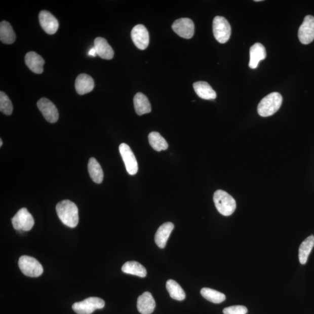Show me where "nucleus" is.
I'll use <instances>...</instances> for the list:
<instances>
[{
    "label": "nucleus",
    "instance_id": "dca6fc26",
    "mask_svg": "<svg viewBox=\"0 0 314 314\" xmlns=\"http://www.w3.org/2000/svg\"><path fill=\"white\" fill-rule=\"evenodd\" d=\"M266 53L265 47L261 43H256L251 47L250 50L249 66L251 69H256L259 63L265 60Z\"/></svg>",
    "mask_w": 314,
    "mask_h": 314
},
{
    "label": "nucleus",
    "instance_id": "f257e3e1",
    "mask_svg": "<svg viewBox=\"0 0 314 314\" xmlns=\"http://www.w3.org/2000/svg\"><path fill=\"white\" fill-rule=\"evenodd\" d=\"M58 217L66 226L74 228L78 225V209L75 204L65 200L58 203L56 206Z\"/></svg>",
    "mask_w": 314,
    "mask_h": 314
},
{
    "label": "nucleus",
    "instance_id": "f03ea898",
    "mask_svg": "<svg viewBox=\"0 0 314 314\" xmlns=\"http://www.w3.org/2000/svg\"><path fill=\"white\" fill-rule=\"evenodd\" d=\"M283 98L280 93L273 92L262 99L257 108L258 114L262 117L271 116L280 108Z\"/></svg>",
    "mask_w": 314,
    "mask_h": 314
},
{
    "label": "nucleus",
    "instance_id": "7ed1b4c3",
    "mask_svg": "<svg viewBox=\"0 0 314 314\" xmlns=\"http://www.w3.org/2000/svg\"><path fill=\"white\" fill-rule=\"evenodd\" d=\"M213 199L216 208L219 213L223 215L230 216L237 209L235 200L225 191H216Z\"/></svg>",
    "mask_w": 314,
    "mask_h": 314
},
{
    "label": "nucleus",
    "instance_id": "7c9ffc66",
    "mask_svg": "<svg viewBox=\"0 0 314 314\" xmlns=\"http://www.w3.org/2000/svg\"><path fill=\"white\" fill-rule=\"evenodd\" d=\"M88 55L89 56L95 57L97 56L96 50L94 47H92V49H90L89 51Z\"/></svg>",
    "mask_w": 314,
    "mask_h": 314
},
{
    "label": "nucleus",
    "instance_id": "bb28decb",
    "mask_svg": "<svg viewBox=\"0 0 314 314\" xmlns=\"http://www.w3.org/2000/svg\"><path fill=\"white\" fill-rule=\"evenodd\" d=\"M148 141L152 148L156 151L166 150L168 148L167 141L159 132L150 133L148 135Z\"/></svg>",
    "mask_w": 314,
    "mask_h": 314
},
{
    "label": "nucleus",
    "instance_id": "412c9836",
    "mask_svg": "<svg viewBox=\"0 0 314 314\" xmlns=\"http://www.w3.org/2000/svg\"><path fill=\"white\" fill-rule=\"evenodd\" d=\"M134 107L137 115H142L151 111V106L148 98L144 94L138 93L133 99Z\"/></svg>",
    "mask_w": 314,
    "mask_h": 314
},
{
    "label": "nucleus",
    "instance_id": "9b49d317",
    "mask_svg": "<svg viewBox=\"0 0 314 314\" xmlns=\"http://www.w3.org/2000/svg\"><path fill=\"white\" fill-rule=\"evenodd\" d=\"M37 105L43 116L49 123H56L58 120L59 113L56 105L52 101L46 98H42L37 101Z\"/></svg>",
    "mask_w": 314,
    "mask_h": 314
},
{
    "label": "nucleus",
    "instance_id": "4be33fe9",
    "mask_svg": "<svg viewBox=\"0 0 314 314\" xmlns=\"http://www.w3.org/2000/svg\"><path fill=\"white\" fill-rule=\"evenodd\" d=\"M88 171L90 178L93 181L97 184H100L103 182L104 173L102 168L97 161L94 158H91L89 161Z\"/></svg>",
    "mask_w": 314,
    "mask_h": 314
},
{
    "label": "nucleus",
    "instance_id": "ddd939ff",
    "mask_svg": "<svg viewBox=\"0 0 314 314\" xmlns=\"http://www.w3.org/2000/svg\"><path fill=\"white\" fill-rule=\"evenodd\" d=\"M38 18L43 29L47 34H53L57 32L59 27L58 21L50 12L42 11L39 14Z\"/></svg>",
    "mask_w": 314,
    "mask_h": 314
},
{
    "label": "nucleus",
    "instance_id": "6ab92c4d",
    "mask_svg": "<svg viewBox=\"0 0 314 314\" xmlns=\"http://www.w3.org/2000/svg\"><path fill=\"white\" fill-rule=\"evenodd\" d=\"M25 63L31 71L41 74L43 72L45 60L40 55L33 52L27 53L25 56Z\"/></svg>",
    "mask_w": 314,
    "mask_h": 314
},
{
    "label": "nucleus",
    "instance_id": "c85d7f7f",
    "mask_svg": "<svg viewBox=\"0 0 314 314\" xmlns=\"http://www.w3.org/2000/svg\"><path fill=\"white\" fill-rule=\"evenodd\" d=\"M0 111L7 115H10L13 111V104L9 97L2 91L0 92Z\"/></svg>",
    "mask_w": 314,
    "mask_h": 314
},
{
    "label": "nucleus",
    "instance_id": "423d86ee",
    "mask_svg": "<svg viewBox=\"0 0 314 314\" xmlns=\"http://www.w3.org/2000/svg\"><path fill=\"white\" fill-rule=\"evenodd\" d=\"M214 37L219 43L224 44L229 40L231 27L228 21L223 17L217 16L213 21Z\"/></svg>",
    "mask_w": 314,
    "mask_h": 314
},
{
    "label": "nucleus",
    "instance_id": "c756f323",
    "mask_svg": "<svg viewBox=\"0 0 314 314\" xmlns=\"http://www.w3.org/2000/svg\"><path fill=\"white\" fill-rule=\"evenodd\" d=\"M223 312L224 314H246L247 309L243 305L231 306L223 309Z\"/></svg>",
    "mask_w": 314,
    "mask_h": 314
},
{
    "label": "nucleus",
    "instance_id": "9d476101",
    "mask_svg": "<svg viewBox=\"0 0 314 314\" xmlns=\"http://www.w3.org/2000/svg\"><path fill=\"white\" fill-rule=\"evenodd\" d=\"M172 29L180 37L191 38L194 33V24L189 18H180L173 23Z\"/></svg>",
    "mask_w": 314,
    "mask_h": 314
},
{
    "label": "nucleus",
    "instance_id": "a211bd4d",
    "mask_svg": "<svg viewBox=\"0 0 314 314\" xmlns=\"http://www.w3.org/2000/svg\"><path fill=\"white\" fill-rule=\"evenodd\" d=\"M94 88L93 78L86 73L78 75L75 81L76 92L80 95L91 92Z\"/></svg>",
    "mask_w": 314,
    "mask_h": 314
},
{
    "label": "nucleus",
    "instance_id": "cd10ccee",
    "mask_svg": "<svg viewBox=\"0 0 314 314\" xmlns=\"http://www.w3.org/2000/svg\"><path fill=\"white\" fill-rule=\"evenodd\" d=\"M201 294L206 300L215 304L221 303L226 299L224 294L210 288H203L201 290Z\"/></svg>",
    "mask_w": 314,
    "mask_h": 314
},
{
    "label": "nucleus",
    "instance_id": "4468645a",
    "mask_svg": "<svg viewBox=\"0 0 314 314\" xmlns=\"http://www.w3.org/2000/svg\"><path fill=\"white\" fill-rule=\"evenodd\" d=\"M155 301L150 292H144L138 297L137 308L141 314H151L155 307Z\"/></svg>",
    "mask_w": 314,
    "mask_h": 314
},
{
    "label": "nucleus",
    "instance_id": "f3484780",
    "mask_svg": "<svg viewBox=\"0 0 314 314\" xmlns=\"http://www.w3.org/2000/svg\"><path fill=\"white\" fill-rule=\"evenodd\" d=\"M174 228V225L171 222L164 223L157 230L155 234V242L160 249L166 246L167 241Z\"/></svg>",
    "mask_w": 314,
    "mask_h": 314
},
{
    "label": "nucleus",
    "instance_id": "39448f33",
    "mask_svg": "<svg viewBox=\"0 0 314 314\" xmlns=\"http://www.w3.org/2000/svg\"><path fill=\"white\" fill-rule=\"evenodd\" d=\"M105 302L99 297H91L72 305L73 311L77 314H91L97 309L104 307Z\"/></svg>",
    "mask_w": 314,
    "mask_h": 314
},
{
    "label": "nucleus",
    "instance_id": "2f4dec72",
    "mask_svg": "<svg viewBox=\"0 0 314 314\" xmlns=\"http://www.w3.org/2000/svg\"><path fill=\"white\" fill-rule=\"evenodd\" d=\"M3 145V141L2 139H0V146H2Z\"/></svg>",
    "mask_w": 314,
    "mask_h": 314
},
{
    "label": "nucleus",
    "instance_id": "a878e982",
    "mask_svg": "<svg viewBox=\"0 0 314 314\" xmlns=\"http://www.w3.org/2000/svg\"><path fill=\"white\" fill-rule=\"evenodd\" d=\"M166 288L173 299L182 301L185 299L186 294L178 282L174 280H168L167 282Z\"/></svg>",
    "mask_w": 314,
    "mask_h": 314
},
{
    "label": "nucleus",
    "instance_id": "b1692460",
    "mask_svg": "<svg viewBox=\"0 0 314 314\" xmlns=\"http://www.w3.org/2000/svg\"><path fill=\"white\" fill-rule=\"evenodd\" d=\"M314 246V236H309L305 241L301 243L299 251H298V258L302 265H304L307 262L308 258Z\"/></svg>",
    "mask_w": 314,
    "mask_h": 314
},
{
    "label": "nucleus",
    "instance_id": "f8f14e48",
    "mask_svg": "<svg viewBox=\"0 0 314 314\" xmlns=\"http://www.w3.org/2000/svg\"><path fill=\"white\" fill-rule=\"evenodd\" d=\"M132 41L140 50H144L149 45V33L146 27L143 25H137L131 31Z\"/></svg>",
    "mask_w": 314,
    "mask_h": 314
},
{
    "label": "nucleus",
    "instance_id": "393cba45",
    "mask_svg": "<svg viewBox=\"0 0 314 314\" xmlns=\"http://www.w3.org/2000/svg\"><path fill=\"white\" fill-rule=\"evenodd\" d=\"M122 270L125 273L133 274L140 278L147 276L146 269L142 265L136 261H128L122 267Z\"/></svg>",
    "mask_w": 314,
    "mask_h": 314
},
{
    "label": "nucleus",
    "instance_id": "0eeeda50",
    "mask_svg": "<svg viewBox=\"0 0 314 314\" xmlns=\"http://www.w3.org/2000/svg\"><path fill=\"white\" fill-rule=\"evenodd\" d=\"M14 228L17 230L29 231L34 224L33 216L26 208H22L11 219Z\"/></svg>",
    "mask_w": 314,
    "mask_h": 314
},
{
    "label": "nucleus",
    "instance_id": "aec40b11",
    "mask_svg": "<svg viewBox=\"0 0 314 314\" xmlns=\"http://www.w3.org/2000/svg\"><path fill=\"white\" fill-rule=\"evenodd\" d=\"M193 88L198 96L204 100H214L217 93L206 82L199 81L193 84Z\"/></svg>",
    "mask_w": 314,
    "mask_h": 314
},
{
    "label": "nucleus",
    "instance_id": "6e6552de",
    "mask_svg": "<svg viewBox=\"0 0 314 314\" xmlns=\"http://www.w3.org/2000/svg\"><path fill=\"white\" fill-rule=\"evenodd\" d=\"M120 154L129 175H134L138 171V164L135 154L128 144L122 143L119 147Z\"/></svg>",
    "mask_w": 314,
    "mask_h": 314
},
{
    "label": "nucleus",
    "instance_id": "1a4fd4ad",
    "mask_svg": "<svg viewBox=\"0 0 314 314\" xmlns=\"http://www.w3.org/2000/svg\"><path fill=\"white\" fill-rule=\"evenodd\" d=\"M298 38L302 44L308 45L314 40V17L306 16L298 29Z\"/></svg>",
    "mask_w": 314,
    "mask_h": 314
},
{
    "label": "nucleus",
    "instance_id": "20e7f679",
    "mask_svg": "<svg viewBox=\"0 0 314 314\" xmlns=\"http://www.w3.org/2000/svg\"><path fill=\"white\" fill-rule=\"evenodd\" d=\"M18 265L25 276L36 278L40 277L43 272V268L41 263L33 257L23 256L19 259Z\"/></svg>",
    "mask_w": 314,
    "mask_h": 314
},
{
    "label": "nucleus",
    "instance_id": "5701e85b",
    "mask_svg": "<svg viewBox=\"0 0 314 314\" xmlns=\"http://www.w3.org/2000/svg\"><path fill=\"white\" fill-rule=\"evenodd\" d=\"M0 40L7 45H11L15 42L16 34L9 22L4 21L0 23Z\"/></svg>",
    "mask_w": 314,
    "mask_h": 314
},
{
    "label": "nucleus",
    "instance_id": "2eb2a0df",
    "mask_svg": "<svg viewBox=\"0 0 314 314\" xmlns=\"http://www.w3.org/2000/svg\"><path fill=\"white\" fill-rule=\"evenodd\" d=\"M94 45L97 54L100 58L108 60L113 58L114 52L106 39L101 37H97L94 40Z\"/></svg>",
    "mask_w": 314,
    "mask_h": 314
}]
</instances>
